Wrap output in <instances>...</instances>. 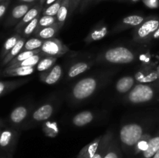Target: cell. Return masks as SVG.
<instances>
[{
	"label": "cell",
	"instance_id": "cell-38",
	"mask_svg": "<svg viewBox=\"0 0 159 158\" xmlns=\"http://www.w3.org/2000/svg\"><path fill=\"white\" fill-rule=\"evenodd\" d=\"M83 0H70V12L72 13L76 10L79 6H81Z\"/></svg>",
	"mask_w": 159,
	"mask_h": 158
},
{
	"label": "cell",
	"instance_id": "cell-46",
	"mask_svg": "<svg viewBox=\"0 0 159 158\" xmlns=\"http://www.w3.org/2000/svg\"><path fill=\"white\" fill-rule=\"evenodd\" d=\"M102 1H105V0H96V3H99V2H102Z\"/></svg>",
	"mask_w": 159,
	"mask_h": 158
},
{
	"label": "cell",
	"instance_id": "cell-21",
	"mask_svg": "<svg viewBox=\"0 0 159 158\" xmlns=\"http://www.w3.org/2000/svg\"><path fill=\"white\" fill-rule=\"evenodd\" d=\"M25 43H26V39H25L24 37H21V38L19 40V41L17 42L15 46L12 48V50L8 53L7 55L2 59V66H6L12 59L15 58V57L23 50Z\"/></svg>",
	"mask_w": 159,
	"mask_h": 158
},
{
	"label": "cell",
	"instance_id": "cell-9",
	"mask_svg": "<svg viewBox=\"0 0 159 158\" xmlns=\"http://www.w3.org/2000/svg\"><path fill=\"white\" fill-rule=\"evenodd\" d=\"M54 112V105L51 103H46L40 105L32 113L33 120L36 122H43L51 117Z\"/></svg>",
	"mask_w": 159,
	"mask_h": 158
},
{
	"label": "cell",
	"instance_id": "cell-50",
	"mask_svg": "<svg viewBox=\"0 0 159 158\" xmlns=\"http://www.w3.org/2000/svg\"><path fill=\"white\" fill-rule=\"evenodd\" d=\"M1 132H2V131H1V130H0V134H1Z\"/></svg>",
	"mask_w": 159,
	"mask_h": 158
},
{
	"label": "cell",
	"instance_id": "cell-28",
	"mask_svg": "<svg viewBox=\"0 0 159 158\" xmlns=\"http://www.w3.org/2000/svg\"><path fill=\"white\" fill-rule=\"evenodd\" d=\"M104 158H122V152L120 143L116 138L113 137L112 139Z\"/></svg>",
	"mask_w": 159,
	"mask_h": 158
},
{
	"label": "cell",
	"instance_id": "cell-42",
	"mask_svg": "<svg viewBox=\"0 0 159 158\" xmlns=\"http://www.w3.org/2000/svg\"><path fill=\"white\" fill-rule=\"evenodd\" d=\"M55 1H56V0H46V1H45L44 4L46 5L47 6H50L51 4H52L53 2H54Z\"/></svg>",
	"mask_w": 159,
	"mask_h": 158
},
{
	"label": "cell",
	"instance_id": "cell-41",
	"mask_svg": "<svg viewBox=\"0 0 159 158\" xmlns=\"http://www.w3.org/2000/svg\"><path fill=\"white\" fill-rule=\"evenodd\" d=\"M24 3H31V4H37V2L40 3V0H20Z\"/></svg>",
	"mask_w": 159,
	"mask_h": 158
},
{
	"label": "cell",
	"instance_id": "cell-5",
	"mask_svg": "<svg viewBox=\"0 0 159 158\" xmlns=\"http://www.w3.org/2000/svg\"><path fill=\"white\" fill-rule=\"evenodd\" d=\"M99 81L96 77H88L79 81L71 90V99L75 102H81L89 99L97 90Z\"/></svg>",
	"mask_w": 159,
	"mask_h": 158
},
{
	"label": "cell",
	"instance_id": "cell-23",
	"mask_svg": "<svg viewBox=\"0 0 159 158\" xmlns=\"http://www.w3.org/2000/svg\"><path fill=\"white\" fill-rule=\"evenodd\" d=\"M70 12V0H63L59 9L58 12L56 15V20H57V24L60 29L63 27L65 21L67 20L68 13Z\"/></svg>",
	"mask_w": 159,
	"mask_h": 158
},
{
	"label": "cell",
	"instance_id": "cell-16",
	"mask_svg": "<svg viewBox=\"0 0 159 158\" xmlns=\"http://www.w3.org/2000/svg\"><path fill=\"white\" fill-rule=\"evenodd\" d=\"M135 80L132 76H124L120 77L116 83V90L120 94L128 93L134 87Z\"/></svg>",
	"mask_w": 159,
	"mask_h": 158
},
{
	"label": "cell",
	"instance_id": "cell-15",
	"mask_svg": "<svg viewBox=\"0 0 159 158\" xmlns=\"http://www.w3.org/2000/svg\"><path fill=\"white\" fill-rule=\"evenodd\" d=\"M60 29L59 26L56 23L53 26L36 29L33 35L34 36V37H37V38L42 39V40H49V39L54 38V37L57 35Z\"/></svg>",
	"mask_w": 159,
	"mask_h": 158
},
{
	"label": "cell",
	"instance_id": "cell-20",
	"mask_svg": "<svg viewBox=\"0 0 159 158\" xmlns=\"http://www.w3.org/2000/svg\"><path fill=\"white\" fill-rule=\"evenodd\" d=\"M92 64L90 62L85 61H79L76 62L74 64L71 66L68 71V78H74L77 77L79 74L85 72L91 68Z\"/></svg>",
	"mask_w": 159,
	"mask_h": 158
},
{
	"label": "cell",
	"instance_id": "cell-17",
	"mask_svg": "<svg viewBox=\"0 0 159 158\" xmlns=\"http://www.w3.org/2000/svg\"><path fill=\"white\" fill-rule=\"evenodd\" d=\"M107 33H108V29H107L106 25H97L96 27L92 29L91 32L89 33L86 38L85 39V42L87 43H90L92 42L98 41V40H102V38H104L107 35Z\"/></svg>",
	"mask_w": 159,
	"mask_h": 158
},
{
	"label": "cell",
	"instance_id": "cell-30",
	"mask_svg": "<svg viewBox=\"0 0 159 158\" xmlns=\"http://www.w3.org/2000/svg\"><path fill=\"white\" fill-rule=\"evenodd\" d=\"M41 52V49H37V50H23L21 51L15 58L12 59L7 65L6 67L8 66H11L12 64H15L19 63V62H21L23 60H25L26 59L29 58V57H32V56L36 55L37 54H40Z\"/></svg>",
	"mask_w": 159,
	"mask_h": 158
},
{
	"label": "cell",
	"instance_id": "cell-33",
	"mask_svg": "<svg viewBox=\"0 0 159 158\" xmlns=\"http://www.w3.org/2000/svg\"><path fill=\"white\" fill-rule=\"evenodd\" d=\"M63 0H56L54 2L51 4L50 6H47L42 12V14L45 15H51V16H56L58 12L59 9Z\"/></svg>",
	"mask_w": 159,
	"mask_h": 158
},
{
	"label": "cell",
	"instance_id": "cell-29",
	"mask_svg": "<svg viewBox=\"0 0 159 158\" xmlns=\"http://www.w3.org/2000/svg\"><path fill=\"white\" fill-rule=\"evenodd\" d=\"M152 135L150 133H144L142 137L138 141L136 145L134 147V154H139V153H143L148 147L149 141L152 138Z\"/></svg>",
	"mask_w": 159,
	"mask_h": 158
},
{
	"label": "cell",
	"instance_id": "cell-24",
	"mask_svg": "<svg viewBox=\"0 0 159 158\" xmlns=\"http://www.w3.org/2000/svg\"><path fill=\"white\" fill-rule=\"evenodd\" d=\"M28 80H16V81H0V96L4 95L10 92L12 90L19 88L24 85Z\"/></svg>",
	"mask_w": 159,
	"mask_h": 158
},
{
	"label": "cell",
	"instance_id": "cell-27",
	"mask_svg": "<svg viewBox=\"0 0 159 158\" xmlns=\"http://www.w3.org/2000/svg\"><path fill=\"white\" fill-rule=\"evenodd\" d=\"M43 57H44V55L40 52V54H36V55L32 56V57L26 59L25 60H23V61L21 62H19V63L15 64H12L11 65V66H8L6 67V68H18V67H35L37 66V64L39 63V61L43 58Z\"/></svg>",
	"mask_w": 159,
	"mask_h": 158
},
{
	"label": "cell",
	"instance_id": "cell-2",
	"mask_svg": "<svg viewBox=\"0 0 159 158\" xmlns=\"http://www.w3.org/2000/svg\"><path fill=\"white\" fill-rule=\"evenodd\" d=\"M144 134V127L141 124L132 122L124 124L120 130V141L125 151L134 149L138 141Z\"/></svg>",
	"mask_w": 159,
	"mask_h": 158
},
{
	"label": "cell",
	"instance_id": "cell-4",
	"mask_svg": "<svg viewBox=\"0 0 159 158\" xmlns=\"http://www.w3.org/2000/svg\"><path fill=\"white\" fill-rule=\"evenodd\" d=\"M155 95L156 90L155 87L148 84H138L127 93L125 101L131 104L147 103L153 100Z\"/></svg>",
	"mask_w": 159,
	"mask_h": 158
},
{
	"label": "cell",
	"instance_id": "cell-43",
	"mask_svg": "<svg viewBox=\"0 0 159 158\" xmlns=\"http://www.w3.org/2000/svg\"><path fill=\"white\" fill-rule=\"evenodd\" d=\"M152 158H159V150L158 152H157L156 153H155V155H154L153 156H152Z\"/></svg>",
	"mask_w": 159,
	"mask_h": 158
},
{
	"label": "cell",
	"instance_id": "cell-37",
	"mask_svg": "<svg viewBox=\"0 0 159 158\" xmlns=\"http://www.w3.org/2000/svg\"><path fill=\"white\" fill-rule=\"evenodd\" d=\"M143 2L150 9H156L159 6V0H143Z\"/></svg>",
	"mask_w": 159,
	"mask_h": 158
},
{
	"label": "cell",
	"instance_id": "cell-39",
	"mask_svg": "<svg viewBox=\"0 0 159 158\" xmlns=\"http://www.w3.org/2000/svg\"><path fill=\"white\" fill-rule=\"evenodd\" d=\"M9 2H10V0H5L4 2L0 3V19L6 13L8 6H9Z\"/></svg>",
	"mask_w": 159,
	"mask_h": 158
},
{
	"label": "cell",
	"instance_id": "cell-8",
	"mask_svg": "<svg viewBox=\"0 0 159 158\" xmlns=\"http://www.w3.org/2000/svg\"><path fill=\"white\" fill-rule=\"evenodd\" d=\"M43 6H41L40 3H37V5L33 6L29 11L26 13V15L22 18V20L18 22V23L16 26L15 29L18 33L21 34L22 31L24 29L25 26L28 24L29 23H30L33 20H34L35 18H37V16H40V13L43 12Z\"/></svg>",
	"mask_w": 159,
	"mask_h": 158
},
{
	"label": "cell",
	"instance_id": "cell-11",
	"mask_svg": "<svg viewBox=\"0 0 159 158\" xmlns=\"http://www.w3.org/2000/svg\"><path fill=\"white\" fill-rule=\"evenodd\" d=\"M37 4H31V3H23V4H20L18 6H15V7L12 9V12H11L10 16H9V20H8L7 24L11 26V25H13L15 23H16V22H18L19 20H21L22 18L26 15V12L31 9L34 6H35Z\"/></svg>",
	"mask_w": 159,
	"mask_h": 158
},
{
	"label": "cell",
	"instance_id": "cell-44",
	"mask_svg": "<svg viewBox=\"0 0 159 158\" xmlns=\"http://www.w3.org/2000/svg\"><path fill=\"white\" fill-rule=\"evenodd\" d=\"M45 1H46V0H40V4L43 6V5H44L45 3Z\"/></svg>",
	"mask_w": 159,
	"mask_h": 158
},
{
	"label": "cell",
	"instance_id": "cell-32",
	"mask_svg": "<svg viewBox=\"0 0 159 158\" xmlns=\"http://www.w3.org/2000/svg\"><path fill=\"white\" fill-rule=\"evenodd\" d=\"M44 40L37 38V37H34L26 40L24 46H23V50H34L40 49L43 45Z\"/></svg>",
	"mask_w": 159,
	"mask_h": 158
},
{
	"label": "cell",
	"instance_id": "cell-40",
	"mask_svg": "<svg viewBox=\"0 0 159 158\" xmlns=\"http://www.w3.org/2000/svg\"><path fill=\"white\" fill-rule=\"evenodd\" d=\"M93 1H94V0H83V2H82V4H81L80 6V9H79V10H80L81 12L84 11Z\"/></svg>",
	"mask_w": 159,
	"mask_h": 158
},
{
	"label": "cell",
	"instance_id": "cell-6",
	"mask_svg": "<svg viewBox=\"0 0 159 158\" xmlns=\"http://www.w3.org/2000/svg\"><path fill=\"white\" fill-rule=\"evenodd\" d=\"M40 49L45 57H58L63 56L68 51V46L57 38L44 40Z\"/></svg>",
	"mask_w": 159,
	"mask_h": 158
},
{
	"label": "cell",
	"instance_id": "cell-47",
	"mask_svg": "<svg viewBox=\"0 0 159 158\" xmlns=\"http://www.w3.org/2000/svg\"><path fill=\"white\" fill-rule=\"evenodd\" d=\"M2 125V121L1 120H0V126H1V125Z\"/></svg>",
	"mask_w": 159,
	"mask_h": 158
},
{
	"label": "cell",
	"instance_id": "cell-18",
	"mask_svg": "<svg viewBox=\"0 0 159 158\" xmlns=\"http://www.w3.org/2000/svg\"><path fill=\"white\" fill-rule=\"evenodd\" d=\"M35 71L34 67H18V68H7L3 71V76L6 77H20V76H27L32 74Z\"/></svg>",
	"mask_w": 159,
	"mask_h": 158
},
{
	"label": "cell",
	"instance_id": "cell-48",
	"mask_svg": "<svg viewBox=\"0 0 159 158\" xmlns=\"http://www.w3.org/2000/svg\"><path fill=\"white\" fill-rule=\"evenodd\" d=\"M118 1H120V2H123V1H127V0H118Z\"/></svg>",
	"mask_w": 159,
	"mask_h": 158
},
{
	"label": "cell",
	"instance_id": "cell-31",
	"mask_svg": "<svg viewBox=\"0 0 159 158\" xmlns=\"http://www.w3.org/2000/svg\"><path fill=\"white\" fill-rule=\"evenodd\" d=\"M57 61V57H45L42 58L37 64V70L40 72H43L45 71H48V69L52 68L54 64Z\"/></svg>",
	"mask_w": 159,
	"mask_h": 158
},
{
	"label": "cell",
	"instance_id": "cell-19",
	"mask_svg": "<svg viewBox=\"0 0 159 158\" xmlns=\"http://www.w3.org/2000/svg\"><path fill=\"white\" fill-rule=\"evenodd\" d=\"M94 117V113L91 111L81 112L73 117L72 123L77 127L85 126L93 122Z\"/></svg>",
	"mask_w": 159,
	"mask_h": 158
},
{
	"label": "cell",
	"instance_id": "cell-12",
	"mask_svg": "<svg viewBox=\"0 0 159 158\" xmlns=\"http://www.w3.org/2000/svg\"><path fill=\"white\" fill-rule=\"evenodd\" d=\"M114 137L113 132L111 129H107V132L102 135V139L100 141L97 151L96 152L93 158H104L105 157L107 152L108 150L109 146L111 143L112 139Z\"/></svg>",
	"mask_w": 159,
	"mask_h": 158
},
{
	"label": "cell",
	"instance_id": "cell-7",
	"mask_svg": "<svg viewBox=\"0 0 159 158\" xmlns=\"http://www.w3.org/2000/svg\"><path fill=\"white\" fill-rule=\"evenodd\" d=\"M146 19L141 15H130L124 17L120 20V22L116 24L113 28V33H119L121 31L127 30L130 28H135L143 23Z\"/></svg>",
	"mask_w": 159,
	"mask_h": 158
},
{
	"label": "cell",
	"instance_id": "cell-34",
	"mask_svg": "<svg viewBox=\"0 0 159 158\" xmlns=\"http://www.w3.org/2000/svg\"><path fill=\"white\" fill-rule=\"evenodd\" d=\"M56 23H57L56 16L42 15L41 16H40V19H39L38 25H37V27L36 29H41V28L53 26V25L56 24Z\"/></svg>",
	"mask_w": 159,
	"mask_h": 158
},
{
	"label": "cell",
	"instance_id": "cell-22",
	"mask_svg": "<svg viewBox=\"0 0 159 158\" xmlns=\"http://www.w3.org/2000/svg\"><path fill=\"white\" fill-rule=\"evenodd\" d=\"M17 137V133L12 129H5L0 134V147L7 148L15 143Z\"/></svg>",
	"mask_w": 159,
	"mask_h": 158
},
{
	"label": "cell",
	"instance_id": "cell-36",
	"mask_svg": "<svg viewBox=\"0 0 159 158\" xmlns=\"http://www.w3.org/2000/svg\"><path fill=\"white\" fill-rule=\"evenodd\" d=\"M43 131L45 134L50 137H55L58 133L57 124L54 122H46L43 126Z\"/></svg>",
	"mask_w": 159,
	"mask_h": 158
},
{
	"label": "cell",
	"instance_id": "cell-45",
	"mask_svg": "<svg viewBox=\"0 0 159 158\" xmlns=\"http://www.w3.org/2000/svg\"><path fill=\"white\" fill-rule=\"evenodd\" d=\"M127 1H130L131 2H137L140 1V0H127Z\"/></svg>",
	"mask_w": 159,
	"mask_h": 158
},
{
	"label": "cell",
	"instance_id": "cell-1",
	"mask_svg": "<svg viewBox=\"0 0 159 158\" xmlns=\"http://www.w3.org/2000/svg\"><path fill=\"white\" fill-rule=\"evenodd\" d=\"M136 54L125 46H116L104 51L98 56L97 61L103 63L126 64L134 62Z\"/></svg>",
	"mask_w": 159,
	"mask_h": 158
},
{
	"label": "cell",
	"instance_id": "cell-49",
	"mask_svg": "<svg viewBox=\"0 0 159 158\" xmlns=\"http://www.w3.org/2000/svg\"><path fill=\"white\" fill-rule=\"evenodd\" d=\"M5 0H0V2H4Z\"/></svg>",
	"mask_w": 159,
	"mask_h": 158
},
{
	"label": "cell",
	"instance_id": "cell-25",
	"mask_svg": "<svg viewBox=\"0 0 159 158\" xmlns=\"http://www.w3.org/2000/svg\"><path fill=\"white\" fill-rule=\"evenodd\" d=\"M159 150V129L156 134L151 138L148 149L142 153L141 158H152Z\"/></svg>",
	"mask_w": 159,
	"mask_h": 158
},
{
	"label": "cell",
	"instance_id": "cell-35",
	"mask_svg": "<svg viewBox=\"0 0 159 158\" xmlns=\"http://www.w3.org/2000/svg\"><path fill=\"white\" fill-rule=\"evenodd\" d=\"M40 16H37V18H35L34 20H33L30 23H29L26 26H25L24 29H23V31H22V33H21V35L23 36L24 38L30 37V36L32 35V34L34 33V31H35L36 29H37V25H38V22H39V19H40Z\"/></svg>",
	"mask_w": 159,
	"mask_h": 158
},
{
	"label": "cell",
	"instance_id": "cell-10",
	"mask_svg": "<svg viewBox=\"0 0 159 158\" xmlns=\"http://www.w3.org/2000/svg\"><path fill=\"white\" fill-rule=\"evenodd\" d=\"M62 75V68L60 65L57 64L52 68L45 71L40 74V78L41 81L48 85L56 84L61 79Z\"/></svg>",
	"mask_w": 159,
	"mask_h": 158
},
{
	"label": "cell",
	"instance_id": "cell-14",
	"mask_svg": "<svg viewBox=\"0 0 159 158\" xmlns=\"http://www.w3.org/2000/svg\"><path fill=\"white\" fill-rule=\"evenodd\" d=\"M30 109L26 105H19L16 107L10 113L9 119L13 124L18 125L26 119L29 115Z\"/></svg>",
	"mask_w": 159,
	"mask_h": 158
},
{
	"label": "cell",
	"instance_id": "cell-13",
	"mask_svg": "<svg viewBox=\"0 0 159 158\" xmlns=\"http://www.w3.org/2000/svg\"><path fill=\"white\" fill-rule=\"evenodd\" d=\"M102 137V135H101V136H98L96 139H93L92 142L87 144L86 146H85L78 153L76 158H93L96 152L97 151V149L99 147V143H100Z\"/></svg>",
	"mask_w": 159,
	"mask_h": 158
},
{
	"label": "cell",
	"instance_id": "cell-26",
	"mask_svg": "<svg viewBox=\"0 0 159 158\" xmlns=\"http://www.w3.org/2000/svg\"><path fill=\"white\" fill-rule=\"evenodd\" d=\"M21 38V34L20 33H16L14 35L11 36L10 37L7 39V40L5 41L4 44H3L2 48L1 51V58L3 59L6 55L8 54V53L12 50V48L15 46L17 43V42L19 41V40Z\"/></svg>",
	"mask_w": 159,
	"mask_h": 158
},
{
	"label": "cell",
	"instance_id": "cell-3",
	"mask_svg": "<svg viewBox=\"0 0 159 158\" xmlns=\"http://www.w3.org/2000/svg\"><path fill=\"white\" fill-rule=\"evenodd\" d=\"M158 29L159 18L150 17L146 19L141 24L134 28V40L139 43H148L153 38Z\"/></svg>",
	"mask_w": 159,
	"mask_h": 158
}]
</instances>
